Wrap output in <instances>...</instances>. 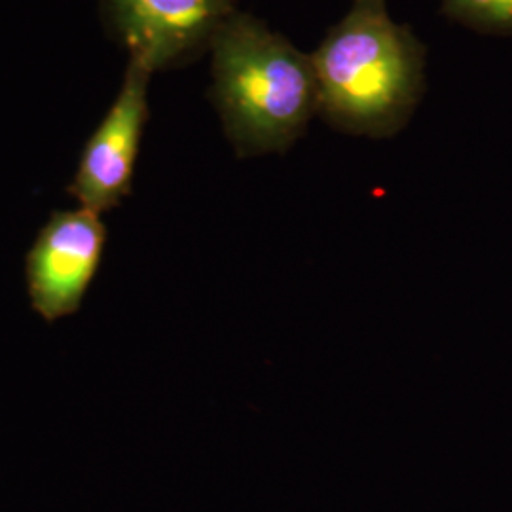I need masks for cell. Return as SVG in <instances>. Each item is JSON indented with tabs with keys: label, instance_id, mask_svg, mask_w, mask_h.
<instances>
[{
	"label": "cell",
	"instance_id": "277c9868",
	"mask_svg": "<svg viewBox=\"0 0 512 512\" xmlns=\"http://www.w3.org/2000/svg\"><path fill=\"white\" fill-rule=\"evenodd\" d=\"M154 74L128 59L124 80L107 114L80 152L67 192L95 215L109 213L128 198L150 116L148 88Z\"/></svg>",
	"mask_w": 512,
	"mask_h": 512
},
{
	"label": "cell",
	"instance_id": "8992f818",
	"mask_svg": "<svg viewBox=\"0 0 512 512\" xmlns=\"http://www.w3.org/2000/svg\"><path fill=\"white\" fill-rule=\"evenodd\" d=\"M442 12L461 25L490 35H512V0H440Z\"/></svg>",
	"mask_w": 512,
	"mask_h": 512
},
{
	"label": "cell",
	"instance_id": "6da1fadb",
	"mask_svg": "<svg viewBox=\"0 0 512 512\" xmlns=\"http://www.w3.org/2000/svg\"><path fill=\"white\" fill-rule=\"evenodd\" d=\"M310 55L319 116L353 137H395L427 90V48L385 0H353Z\"/></svg>",
	"mask_w": 512,
	"mask_h": 512
},
{
	"label": "cell",
	"instance_id": "7a4b0ae2",
	"mask_svg": "<svg viewBox=\"0 0 512 512\" xmlns=\"http://www.w3.org/2000/svg\"><path fill=\"white\" fill-rule=\"evenodd\" d=\"M207 54L209 99L238 158L287 152L319 116L311 55L264 19L239 10Z\"/></svg>",
	"mask_w": 512,
	"mask_h": 512
},
{
	"label": "cell",
	"instance_id": "3957f363",
	"mask_svg": "<svg viewBox=\"0 0 512 512\" xmlns=\"http://www.w3.org/2000/svg\"><path fill=\"white\" fill-rule=\"evenodd\" d=\"M110 37L152 74L179 69L209 52L239 0H99Z\"/></svg>",
	"mask_w": 512,
	"mask_h": 512
},
{
	"label": "cell",
	"instance_id": "5b68a950",
	"mask_svg": "<svg viewBox=\"0 0 512 512\" xmlns=\"http://www.w3.org/2000/svg\"><path fill=\"white\" fill-rule=\"evenodd\" d=\"M107 247V226L88 209L54 211L25 255L31 308L55 323L80 310Z\"/></svg>",
	"mask_w": 512,
	"mask_h": 512
}]
</instances>
